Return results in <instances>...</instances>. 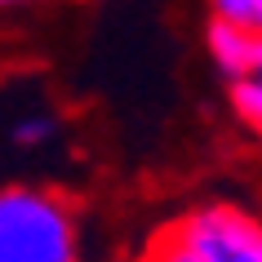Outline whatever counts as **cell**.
I'll list each match as a JSON object with an SVG mask.
<instances>
[{
	"label": "cell",
	"instance_id": "obj_1",
	"mask_svg": "<svg viewBox=\"0 0 262 262\" xmlns=\"http://www.w3.org/2000/svg\"><path fill=\"white\" fill-rule=\"evenodd\" d=\"M0 262H76L67 200L40 187H9L0 195Z\"/></svg>",
	"mask_w": 262,
	"mask_h": 262
},
{
	"label": "cell",
	"instance_id": "obj_2",
	"mask_svg": "<svg viewBox=\"0 0 262 262\" xmlns=\"http://www.w3.org/2000/svg\"><path fill=\"white\" fill-rule=\"evenodd\" d=\"M178 231L209 262H262V222H253L240 209H200L178 222Z\"/></svg>",
	"mask_w": 262,
	"mask_h": 262
},
{
	"label": "cell",
	"instance_id": "obj_3",
	"mask_svg": "<svg viewBox=\"0 0 262 262\" xmlns=\"http://www.w3.org/2000/svg\"><path fill=\"white\" fill-rule=\"evenodd\" d=\"M209 54H213V62L231 80H240L253 67H262V31L227 23V18H213V27H209Z\"/></svg>",
	"mask_w": 262,
	"mask_h": 262
},
{
	"label": "cell",
	"instance_id": "obj_4",
	"mask_svg": "<svg viewBox=\"0 0 262 262\" xmlns=\"http://www.w3.org/2000/svg\"><path fill=\"white\" fill-rule=\"evenodd\" d=\"M231 107L240 111V120L262 129V67H253L249 76L231 80Z\"/></svg>",
	"mask_w": 262,
	"mask_h": 262
},
{
	"label": "cell",
	"instance_id": "obj_5",
	"mask_svg": "<svg viewBox=\"0 0 262 262\" xmlns=\"http://www.w3.org/2000/svg\"><path fill=\"white\" fill-rule=\"evenodd\" d=\"M142 262H209V258L178 231V227H169V231L147 249V258H142Z\"/></svg>",
	"mask_w": 262,
	"mask_h": 262
},
{
	"label": "cell",
	"instance_id": "obj_6",
	"mask_svg": "<svg viewBox=\"0 0 262 262\" xmlns=\"http://www.w3.org/2000/svg\"><path fill=\"white\" fill-rule=\"evenodd\" d=\"M54 134H58L54 116H23V120L9 129V138H14L18 147H45V142H54Z\"/></svg>",
	"mask_w": 262,
	"mask_h": 262
},
{
	"label": "cell",
	"instance_id": "obj_7",
	"mask_svg": "<svg viewBox=\"0 0 262 262\" xmlns=\"http://www.w3.org/2000/svg\"><path fill=\"white\" fill-rule=\"evenodd\" d=\"M209 5H213V18H227L240 27H258L262 18V0H209Z\"/></svg>",
	"mask_w": 262,
	"mask_h": 262
},
{
	"label": "cell",
	"instance_id": "obj_8",
	"mask_svg": "<svg viewBox=\"0 0 262 262\" xmlns=\"http://www.w3.org/2000/svg\"><path fill=\"white\" fill-rule=\"evenodd\" d=\"M5 5H18V0H5Z\"/></svg>",
	"mask_w": 262,
	"mask_h": 262
},
{
	"label": "cell",
	"instance_id": "obj_9",
	"mask_svg": "<svg viewBox=\"0 0 262 262\" xmlns=\"http://www.w3.org/2000/svg\"><path fill=\"white\" fill-rule=\"evenodd\" d=\"M258 31H262V18H258Z\"/></svg>",
	"mask_w": 262,
	"mask_h": 262
}]
</instances>
